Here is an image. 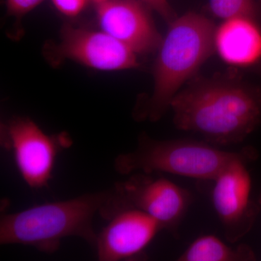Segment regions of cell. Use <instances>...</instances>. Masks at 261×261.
I'll return each mask as SVG.
<instances>
[{"instance_id": "obj_18", "label": "cell", "mask_w": 261, "mask_h": 261, "mask_svg": "<svg viewBox=\"0 0 261 261\" xmlns=\"http://www.w3.org/2000/svg\"><path fill=\"white\" fill-rule=\"evenodd\" d=\"M257 72H258V73H260L261 75V61L260 62V63H257Z\"/></svg>"}, {"instance_id": "obj_8", "label": "cell", "mask_w": 261, "mask_h": 261, "mask_svg": "<svg viewBox=\"0 0 261 261\" xmlns=\"http://www.w3.org/2000/svg\"><path fill=\"white\" fill-rule=\"evenodd\" d=\"M57 53L98 70L130 69L139 65L135 51L103 31L65 27Z\"/></svg>"}, {"instance_id": "obj_2", "label": "cell", "mask_w": 261, "mask_h": 261, "mask_svg": "<svg viewBox=\"0 0 261 261\" xmlns=\"http://www.w3.org/2000/svg\"><path fill=\"white\" fill-rule=\"evenodd\" d=\"M110 194L111 189L2 214L0 244H21L53 253L61 247L63 239L77 237L95 247L94 217L100 214Z\"/></svg>"}, {"instance_id": "obj_5", "label": "cell", "mask_w": 261, "mask_h": 261, "mask_svg": "<svg viewBox=\"0 0 261 261\" xmlns=\"http://www.w3.org/2000/svg\"><path fill=\"white\" fill-rule=\"evenodd\" d=\"M192 202L188 190L167 178L135 172L113 185L100 216L108 221L123 209H138L155 220L161 230L178 239L180 225Z\"/></svg>"}, {"instance_id": "obj_15", "label": "cell", "mask_w": 261, "mask_h": 261, "mask_svg": "<svg viewBox=\"0 0 261 261\" xmlns=\"http://www.w3.org/2000/svg\"><path fill=\"white\" fill-rule=\"evenodd\" d=\"M146 6L155 10L168 23H171L176 18V13L173 11L168 0H139Z\"/></svg>"}, {"instance_id": "obj_13", "label": "cell", "mask_w": 261, "mask_h": 261, "mask_svg": "<svg viewBox=\"0 0 261 261\" xmlns=\"http://www.w3.org/2000/svg\"><path fill=\"white\" fill-rule=\"evenodd\" d=\"M209 8L215 16L224 20L243 17L261 23V6L257 0H209Z\"/></svg>"}, {"instance_id": "obj_9", "label": "cell", "mask_w": 261, "mask_h": 261, "mask_svg": "<svg viewBox=\"0 0 261 261\" xmlns=\"http://www.w3.org/2000/svg\"><path fill=\"white\" fill-rule=\"evenodd\" d=\"M97 233L96 250L99 261L132 260L145 251L161 226L138 209L118 211Z\"/></svg>"}, {"instance_id": "obj_10", "label": "cell", "mask_w": 261, "mask_h": 261, "mask_svg": "<svg viewBox=\"0 0 261 261\" xmlns=\"http://www.w3.org/2000/svg\"><path fill=\"white\" fill-rule=\"evenodd\" d=\"M145 5L139 0H108L98 5L101 29L136 54L157 50L163 39Z\"/></svg>"}, {"instance_id": "obj_3", "label": "cell", "mask_w": 261, "mask_h": 261, "mask_svg": "<svg viewBox=\"0 0 261 261\" xmlns=\"http://www.w3.org/2000/svg\"><path fill=\"white\" fill-rule=\"evenodd\" d=\"M169 25L154 65L153 92L139 108L138 118L161 119L181 86L216 49V25L204 15L190 12Z\"/></svg>"}, {"instance_id": "obj_12", "label": "cell", "mask_w": 261, "mask_h": 261, "mask_svg": "<svg viewBox=\"0 0 261 261\" xmlns=\"http://www.w3.org/2000/svg\"><path fill=\"white\" fill-rule=\"evenodd\" d=\"M255 256L247 245L230 247L214 235L199 237L178 257V261H249Z\"/></svg>"}, {"instance_id": "obj_6", "label": "cell", "mask_w": 261, "mask_h": 261, "mask_svg": "<svg viewBox=\"0 0 261 261\" xmlns=\"http://www.w3.org/2000/svg\"><path fill=\"white\" fill-rule=\"evenodd\" d=\"M3 133L2 146L12 152L24 181L34 190L48 186L57 157L72 145L68 135H48L29 118L12 120Z\"/></svg>"}, {"instance_id": "obj_4", "label": "cell", "mask_w": 261, "mask_h": 261, "mask_svg": "<svg viewBox=\"0 0 261 261\" xmlns=\"http://www.w3.org/2000/svg\"><path fill=\"white\" fill-rule=\"evenodd\" d=\"M252 149L228 152L206 141L158 140L142 133L135 150L118 154L113 165L116 172L126 176L135 172H159L213 181L228 163Z\"/></svg>"}, {"instance_id": "obj_19", "label": "cell", "mask_w": 261, "mask_h": 261, "mask_svg": "<svg viewBox=\"0 0 261 261\" xmlns=\"http://www.w3.org/2000/svg\"><path fill=\"white\" fill-rule=\"evenodd\" d=\"M257 202H258L259 205H260L261 207V192L260 194V197H259L258 201H257Z\"/></svg>"}, {"instance_id": "obj_7", "label": "cell", "mask_w": 261, "mask_h": 261, "mask_svg": "<svg viewBox=\"0 0 261 261\" xmlns=\"http://www.w3.org/2000/svg\"><path fill=\"white\" fill-rule=\"evenodd\" d=\"M257 158L253 148L228 163L213 180V205L230 243H236L252 229L261 210L258 202L250 198L251 178L247 168Z\"/></svg>"}, {"instance_id": "obj_11", "label": "cell", "mask_w": 261, "mask_h": 261, "mask_svg": "<svg viewBox=\"0 0 261 261\" xmlns=\"http://www.w3.org/2000/svg\"><path fill=\"white\" fill-rule=\"evenodd\" d=\"M215 48L229 64H254L261 58V23L243 17L224 20L216 28Z\"/></svg>"}, {"instance_id": "obj_14", "label": "cell", "mask_w": 261, "mask_h": 261, "mask_svg": "<svg viewBox=\"0 0 261 261\" xmlns=\"http://www.w3.org/2000/svg\"><path fill=\"white\" fill-rule=\"evenodd\" d=\"M55 7L67 16H75L85 8L87 0H51Z\"/></svg>"}, {"instance_id": "obj_1", "label": "cell", "mask_w": 261, "mask_h": 261, "mask_svg": "<svg viewBox=\"0 0 261 261\" xmlns=\"http://www.w3.org/2000/svg\"><path fill=\"white\" fill-rule=\"evenodd\" d=\"M171 108L178 129L211 145H234L261 124V87L230 77L199 79L176 94Z\"/></svg>"}, {"instance_id": "obj_16", "label": "cell", "mask_w": 261, "mask_h": 261, "mask_svg": "<svg viewBox=\"0 0 261 261\" xmlns=\"http://www.w3.org/2000/svg\"><path fill=\"white\" fill-rule=\"evenodd\" d=\"M44 0H7L8 11L11 14L20 16L37 8Z\"/></svg>"}, {"instance_id": "obj_17", "label": "cell", "mask_w": 261, "mask_h": 261, "mask_svg": "<svg viewBox=\"0 0 261 261\" xmlns=\"http://www.w3.org/2000/svg\"><path fill=\"white\" fill-rule=\"evenodd\" d=\"M91 1L93 2V3H96V4L98 5L102 4V3H106V2L108 1V0H91Z\"/></svg>"}]
</instances>
